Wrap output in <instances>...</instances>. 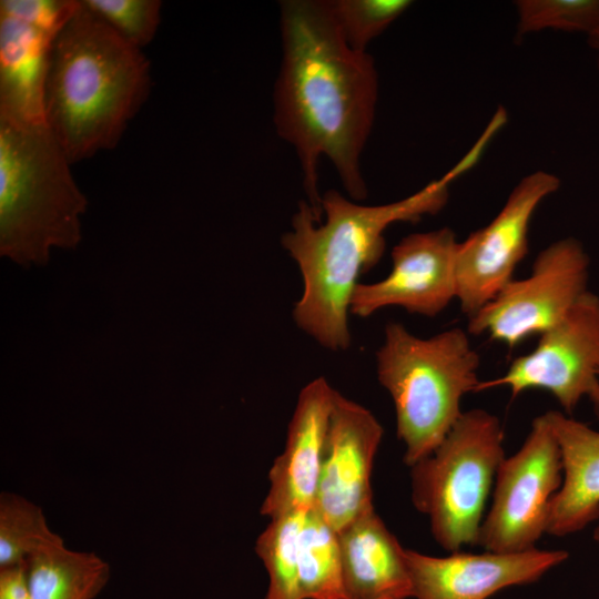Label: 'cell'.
I'll return each mask as SVG.
<instances>
[{
  "label": "cell",
  "mask_w": 599,
  "mask_h": 599,
  "mask_svg": "<svg viewBox=\"0 0 599 599\" xmlns=\"http://www.w3.org/2000/svg\"><path fill=\"white\" fill-rule=\"evenodd\" d=\"M280 33L273 122L294 149L306 202L322 220V158L332 163L352 200L367 196L362 155L375 120L378 74L368 52L346 43L328 0L281 1Z\"/></svg>",
  "instance_id": "1"
},
{
  "label": "cell",
  "mask_w": 599,
  "mask_h": 599,
  "mask_svg": "<svg viewBox=\"0 0 599 599\" xmlns=\"http://www.w3.org/2000/svg\"><path fill=\"white\" fill-rule=\"evenodd\" d=\"M478 156L470 150L441 177L390 203L365 205L337 190H328L321 201L324 223L306 201L300 202L291 230L281 237L303 278V293L293 309L297 326L324 347L347 348L351 298L359 276L380 260L386 230L395 223L416 222L441 211L451 182L470 169Z\"/></svg>",
  "instance_id": "2"
},
{
  "label": "cell",
  "mask_w": 599,
  "mask_h": 599,
  "mask_svg": "<svg viewBox=\"0 0 599 599\" xmlns=\"http://www.w3.org/2000/svg\"><path fill=\"white\" fill-rule=\"evenodd\" d=\"M152 87L143 51L82 0H71L49 40L43 120L71 164L114 149Z\"/></svg>",
  "instance_id": "3"
},
{
  "label": "cell",
  "mask_w": 599,
  "mask_h": 599,
  "mask_svg": "<svg viewBox=\"0 0 599 599\" xmlns=\"http://www.w3.org/2000/svg\"><path fill=\"white\" fill-rule=\"evenodd\" d=\"M43 119L0 115V253L45 265L54 248H75L88 200Z\"/></svg>",
  "instance_id": "4"
},
{
  "label": "cell",
  "mask_w": 599,
  "mask_h": 599,
  "mask_svg": "<svg viewBox=\"0 0 599 599\" xmlns=\"http://www.w3.org/2000/svg\"><path fill=\"white\" fill-rule=\"evenodd\" d=\"M479 364L461 328L420 338L400 323L385 326L376 372L394 403L407 466L430 455L459 419L463 397L480 383Z\"/></svg>",
  "instance_id": "5"
},
{
  "label": "cell",
  "mask_w": 599,
  "mask_h": 599,
  "mask_svg": "<svg viewBox=\"0 0 599 599\" xmlns=\"http://www.w3.org/2000/svg\"><path fill=\"white\" fill-rule=\"evenodd\" d=\"M499 418L463 412L438 447L410 466L412 501L429 519L435 541L455 552L477 545L497 470L505 459Z\"/></svg>",
  "instance_id": "6"
},
{
  "label": "cell",
  "mask_w": 599,
  "mask_h": 599,
  "mask_svg": "<svg viewBox=\"0 0 599 599\" xmlns=\"http://www.w3.org/2000/svg\"><path fill=\"white\" fill-rule=\"evenodd\" d=\"M561 483L560 447L545 413L532 420L520 448L501 461L477 546L493 552L537 548L547 534L550 502Z\"/></svg>",
  "instance_id": "7"
},
{
  "label": "cell",
  "mask_w": 599,
  "mask_h": 599,
  "mask_svg": "<svg viewBox=\"0 0 599 599\" xmlns=\"http://www.w3.org/2000/svg\"><path fill=\"white\" fill-rule=\"evenodd\" d=\"M589 267V255L579 240L564 237L549 244L538 253L527 277L512 278L468 317V334H488L509 348L540 336L588 291Z\"/></svg>",
  "instance_id": "8"
},
{
  "label": "cell",
  "mask_w": 599,
  "mask_h": 599,
  "mask_svg": "<svg viewBox=\"0 0 599 599\" xmlns=\"http://www.w3.org/2000/svg\"><path fill=\"white\" fill-rule=\"evenodd\" d=\"M598 382L599 296L588 290L559 323L539 336L531 352L515 358L502 376L480 380L476 392L505 386L515 398L542 389L571 414Z\"/></svg>",
  "instance_id": "9"
},
{
  "label": "cell",
  "mask_w": 599,
  "mask_h": 599,
  "mask_svg": "<svg viewBox=\"0 0 599 599\" xmlns=\"http://www.w3.org/2000/svg\"><path fill=\"white\" fill-rule=\"evenodd\" d=\"M560 180L537 171L522 177L497 215L459 242L456 261V300L470 317L514 277L528 251L531 219L540 203L558 191Z\"/></svg>",
  "instance_id": "10"
},
{
  "label": "cell",
  "mask_w": 599,
  "mask_h": 599,
  "mask_svg": "<svg viewBox=\"0 0 599 599\" xmlns=\"http://www.w3.org/2000/svg\"><path fill=\"white\" fill-rule=\"evenodd\" d=\"M383 434L369 409L335 392L313 508L337 531L374 508L372 471Z\"/></svg>",
  "instance_id": "11"
},
{
  "label": "cell",
  "mask_w": 599,
  "mask_h": 599,
  "mask_svg": "<svg viewBox=\"0 0 599 599\" xmlns=\"http://www.w3.org/2000/svg\"><path fill=\"white\" fill-rule=\"evenodd\" d=\"M458 244L448 227L403 237L392 250L389 274L375 283H359L352 295L349 313L367 317L397 306L435 317L456 300Z\"/></svg>",
  "instance_id": "12"
},
{
  "label": "cell",
  "mask_w": 599,
  "mask_h": 599,
  "mask_svg": "<svg viewBox=\"0 0 599 599\" xmlns=\"http://www.w3.org/2000/svg\"><path fill=\"white\" fill-rule=\"evenodd\" d=\"M568 557L561 549L480 554L459 550L446 557L406 549L415 599H488L502 589L538 581Z\"/></svg>",
  "instance_id": "13"
},
{
  "label": "cell",
  "mask_w": 599,
  "mask_h": 599,
  "mask_svg": "<svg viewBox=\"0 0 599 599\" xmlns=\"http://www.w3.org/2000/svg\"><path fill=\"white\" fill-rule=\"evenodd\" d=\"M335 389L318 377L300 392L285 448L274 460L261 515L270 519L313 508Z\"/></svg>",
  "instance_id": "14"
},
{
  "label": "cell",
  "mask_w": 599,
  "mask_h": 599,
  "mask_svg": "<svg viewBox=\"0 0 599 599\" xmlns=\"http://www.w3.org/2000/svg\"><path fill=\"white\" fill-rule=\"evenodd\" d=\"M71 0L30 2L20 14L0 11V115L40 120L49 40Z\"/></svg>",
  "instance_id": "15"
},
{
  "label": "cell",
  "mask_w": 599,
  "mask_h": 599,
  "mask_svg": "<svg viewBox=\"0 0 599 599\" xmlns=\"http://www.w3.org/2000/svg\"><path fill=\"white\" fill-rule=\"evenodd\" d=\"M344 599L413 598L406 549L375 508L338 531Z\"/></svg>",
  "instance_id": "16"
},
{
  "label": "cell",
  "mask_w": 599,
  "mask_h": 599,
  "mask_svg": "<svg viewBox=\"0 0 599 599\" xmlns=\"http://www.w3.org/2000/svg\"><path fill=\"white\" fill-rule=\"evenodd\" d=\"M547 416L562 461V483L550 502L547 534L565 537L599 519V430L558 410Z\"/></svg>",
  "instance_id": "17"
},
{
  "label": "cell",
  "mask_w": 599,
  "mask_h": 599,
  "mask_svg": "<svg viewBox=\"0 0 599 599\" xmlns=\"http://www.w3.org/2000/svg\"><path fill=\"white\" fill-rule=\"evenodd\" d=\"M31 599H93L110 579V566L94 552L75 551L64 540L26 560Z\"/></svg>",
  "instance_id": "18"
},
{
  "label": "cell",
  "mask_w": 599,
  "mask_h": 599,
  "mask_svg": "<svg viewBox=\"0 0 599 599\" xmlns=\"http://www.w3.org/2000/svg\"><path fill=\"white\" fill-rule=\"evenodd\" d=\"M297 561L302 599H344L338 531L314 508L300 532Z\"/></svg>",
  "instance_id": "19"
},
{
  "label": "cell",
  "mask_w": 599,
  "mask_h": 599,
  "mask_svg": "<svg viewBox=\"0 0 599 599\" xmlns=\"http://www.w3.org/2000/svg\"><path fill=\"white\" fill-rule=\"evenodd\" d=\"M307 511H291L272 518L256 539L254 550L268 575L264 599H302L297 544Z\"/></svg>",
  "instance_id": "20"
},
{
  "label": "cell",
  "mask_w": 599,
  "mask_h": 599,
  "mask_svg": "<svg viewBox=\"0 0 599 599\" xmlns=\"http://www.w3.org/2000/svg\"><path fill=\"white\" fill-rule=\"evenodd\" d=\"M63 540L53 532L40 506L12 493L0 496V569Z\"/></svg>",
  "instance_id": "21"
},
{
  "label": "cell",
  "mask_w": 599,
  "mask_h": 599,
  "mask_svg": "<svg viewBox=\"0 0 599 599\" xmlns=\"http://www.w3.org/2000/svg\"><path fill=\"white\" fill-rule=\"evenodd\" d=\"M346 43L367 52L368 44L413 4L410 0H328Z\"/></svg>",
  "instance_id": "22"
},
{
  "label": "cell",
  "mask_w": 599,
  "mask_h": 599,
  "mask_svg": "<svg viewBox=\"0 0 599 599\" xmlns=\"http://www.w3.org/2000/svg\"><path fill=\"white\" fill-rule=\"evenodd\" d=\"M516 9L521 34L552 29L589 37L599 29V0H519Z\"/></svg>",
  "instance_id": "23"
},
{
  "label": "cell",
  "mask_w": 599,
  "mask_h": 599,
  "mask_svg": "<svg viewBox=\"0 0 599 599\" xmlns=\"http://www.w3.org/2000/svg\"><path fill=\"white\" fill-rule=\"evenodd\" d=\"M123 39L143 50L161 23L160 0H82Z\"/></svg>",
  "instance_id": "24"
},
{
  "label": "cell",
  "mask_w": 599,
  "mask_h": 599,
  "mask_svg": "<svg viewBox=\"0 0 599 599\" xmlns=\"http://www.w3.org/2000/svg\"><path fill=\"white\" fill-rule=\"evenodd\" d=\"M0 599H31L26 562L0 569Z\"/></svg>",
  "instance_id": "25"
},
{
  "label": "cell",
  "mask_w": 599,
  "mask_h": 599,
  "mask_svg": "<svg viewBox=\"0 0 599 599\" xmlns=\"http://www.w3.org/2000/svg\"><path fill=\"white\" fill-rule=\"evenodd\" d=\"M593 414L599 422V382L592 387L588 395Z\"/></svg>",
  "instance_id": "26"
},
{
  "label": "cell",
  "mask_w": 599,
  "mask_h": 599,
  "mask_svg": "<svg viewBox=\"0 0 599 599\" xmlns=\"http://www.w3.org/2000/svg\"><path fill=\"white\" fill-rule=\"evenodd\" d=\"M588 38H589V42L592 49L596 51L598 55V62H599V29L595 31L591 35H589Z\"/></svg>",
  "instance_id": "27"
},
{
  "label": "cell",
  "mask_w": 599,
  "mask_h": 599,
  "mask_svg": "<svg viewBox=\"0 0 599 599\" xmlns=\"http://www.w3.org/2000/svg\"><path fill=\"white\" fill-rule=\"evenodd\" d=\"M592 537L599 542V525L595 528Z\"/></svg>",
  "instance_id": "28"
}]
</instances>
